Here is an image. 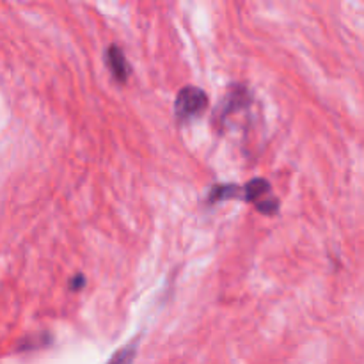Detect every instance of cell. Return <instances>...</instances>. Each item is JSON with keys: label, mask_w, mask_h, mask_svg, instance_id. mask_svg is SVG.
Masks as SVG:
<instances>
[{"label": "cell", "mask_w": 364, "mask_h": 364, "mask_svg": "<svg viewBox=\"0 0 364 364\" xmlns=\"http://www.w3.org/2000/svg\"><path fill=\"white\" fill-rule=\"evenodd\" d=\"M208 107V96L203 89L187 85L178 92L176 103H174V112L180 123H188L196 117L203 116Z\"/></svg>", "instance_id": "obj_1"}, {"label": "cell", "mask_w": 364, "mask_h": 364, "mask_svg": "<svg viewBox=\"0 0 364 364\" xmlns=\"http://www.w3.org/2000/svg\"><path fill=\"white\" fill-rule=\"evenodd\" d=\"M73 281H75V283H73V290H77V288L84 287V277H82V276H77Z\"/></svg>", "instance_id": "obj_6"}, {"label": "cell", "mask_w": 364, "mask_h": 364, "mask_svg": "<svg viewBox=\"0 0 364 364\" xmlns=\"http://www.w3.org/2000/svg\"><path fill=\"white\" fill-rule=\"evenodd\" d=\"M249 102V95L245 92V89L237 87L235 92H230L226 96V103H224V109H223V117H228L231 112L238 110L240 107H244L245 103Z\"/></svg>", "instance_id": "obj_4"}, {"label": "cell", "mask_w": 364, "mask_h": 364, "mask_svg": "<svg viewBox=\"0 0 364 364\" xmlns=\"http://www.w3.org/2000/svg\"><path fill=\"white\" fill-rule=\"evenodd\" d=\"M107 66H109L110 73L116 78L117 82H127L128 75H130V66H128V60L124 57V53L121 52V48L117 46H109L107 48Z\"/></svg>", "instance_id": "obj_2"}, {"label": "cell", "mask_w": 364, "mask_h": 364, "mask_svg": "<svg viewBox=\"0 0 364 364\" xmlns=\"http://www.w3.org/2000/svg\"><path fill=\"white\" fill-rule=\"evenodd\" d=\"M269 194H270L269 181L259 180V178L258 180L249 181V183L242 188V198H244L245 201H255L256 205L265 201V199L269 198Z\"/></svg>", "instance_id": "obj_3"}, {"label": "cell", "mask_w": 364, "mask_h": 364, "mask_svg": "<svg viewBox=\"0 0 364 364\" xmlns=\"http://www.w3.org/2000/svg\"><path fill=\"white\" fill-rule=\"evenodd\" d=\"M135 354H137V343L132 341L130 345H127V347H123L121 350H117L116 355L110 359L109 364H134Z\"/></svg>", "instance_id": "obj_5"}]
</instances>
